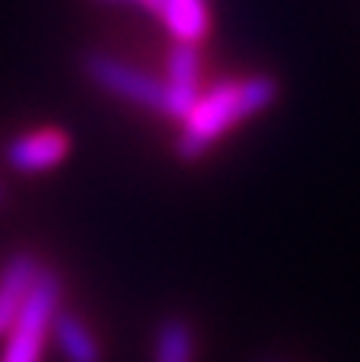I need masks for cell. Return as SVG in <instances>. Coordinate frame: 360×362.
I'll return each mask as SVG.
<instances>
[{
  "label": "cell",
  "mask_w": 360,
  "mask_h": 362,
  "mask_svg": "<svg viewBox=\"0 0 360 362\" xmlns=\"http://www.w3.org/2000/svg\"><path fill=\"white\" fill-rule=\"evenodd\" d=\"M70 153V137L61 127H42V131L23 134L6 144V163L16 172H48L61 165Z\"/></svg>",
  "instance_id": "cell-4"
},
{
  "label": "cell",
  "mask_w": 360,
  "mask_h": 362,
  "mask_svg": "<svg viewBox=\"0 0 360 362\" xmlns=\"http://www.w3.org/2000/svg\"><path fill=\"white\" fill-rule=\"evenodd\" d=\"M157 13L179 45H198L210 32L208 0H159Z\"/></svg>",
  "instance_id": "cell-7"
},
{
  "label": "cell",
  "mask_w": 360,
  "mask_h": 362,
  "mask_svg": "<svg viewBox=\"0 0 360 362\" xmlns=\"http://www.w3.org/2000/svg\"><path fill=\"white\" fill-rule=\"evenodd\" d=\"M57 308H61V280L55 270L42 267L29 299L19 308L13 327L6 331L0 362H42L45 334H51V321H55Z\"/></svg>",
  "instance_id": "cell-2"
},
{
  "label": "cell",
  "mask_w": 360,
  "mask_h": 362,
  "mask_svg": "<svg viewBox=\"0 0 360 362\" xmlns=\"http://www.w3.org/2000/svg\"><path fill=\"white\" fill-rule=\"evenodd\" d=\"M198 76H201V61H198V45H179L169 51L166 64V115L182 121L198 102Z\"/></svg>",
  "instance_id": "cell-5"
},
{
  "label": "cell",
  "mask_w": 360,
  "mask_h": 362,
  "mask_svg": "<svg viewBox=\"0 0 360 362\" xmlns=\"http://www.w3.org/2000/svg\"><path fill=\"white\" fill-rule=\"evenodd\" d=\"M278 99L274 76H246V80H227L210 93L198 95L191 112L182 118V134L176 140V153L182 163H195L210 150V144L223 137L230 127L252 115L265 112Z\"/></svg>",
  "instance_id": "cell-1"
},
{
  "label": "cell",
  "mask_w": 360,
  "mask_h": 362,
  "mask_svg": "<svg viewBox=\"0 0 360 362\" xmlns=\"http://www.w3.org/2000/svg\"><path fill=\"white\" fill-rule=\"evenodd\" d=\"M195 359V331L185 318H166L157 327L153 362H191Z\"/></svg>",
  "instance_id": "cell-9"
},
{
  "label": "cell",
  "mask_w": 360,
  "mask_h": 362,
  "mask_svg": "<svg viewBox=\"0 0 360 362\" xmlns=\"http://www.w3.org/2000/svg\"><path fill=\"white\" fill-rule=\"evenodd\" d=\"M131 4L144 6V10H153V13H157V10H159V0H131Z\"/></svg>",
  "instance_id": "cell-10"
},
{
  "label": "cell",
  "mask_w": 360,
  "mask_h": 362,
  "mask_svg": "<svg viewBox=\"0 0 360 362\" xmlns=\"http://www.w3.org/2000/svg\"><path fill=\"white\" fill-rule=\"evenodd\" d=\"M83 70L106 93L121 95V99L134 102V105H144L166 115V89H163V80H157V76L144 74V70L131 67V64L115 61L108 54H86Z\"/></svg>",
  "instance_id": "cell-3"
},
{
  "label": "cell",
  "mask_w": 360,
  "mask_h": 362,
  "mask_svg": "<svg viewBox=\"0 0 360 362\" xmlns=\"http://www.w3.org/2000/svg\"><path fill=\"white\" fill-rule=\"evenodd\" d=\"M51 334H55L57 350L64 353L67 362H102L99 344H96V337L89 334V327L83 325L77 315L57 308L55 321H51Z\"/></svg>",
  "instance_id": "cell-8"
},
{
  "label": "cell",
  "mask_w": 360,
  "mask_h": 362,
  "mask_svg": "<svg viewBox=\"0 0 360 362\" xmlns=\"http://www.w3.org/2000/svg\"><path fill=\"white\" fill-rule=\"evenodd\" d=\"M38 274H42V264L29 251H16L0 267V337H6V331L13 327L19 308L26 305L32 286H35Z\"/></svg>",
  "instance_id": "cell-6"
},
{
  "label": "cell",
  "mask_w": 360,
  "mask_h": 362,
  "mask_svg": "<svg viewBox=\"0 0 360 362\" xmlns=\"http://www.w3.org/2000/svg\"><path fill=\"white\" fill-rule=\"evenodd\" d=\"M0 200H4V185H0Z\"/></svg>",
  "instance_id": "cell-11"
}]
</instances>
